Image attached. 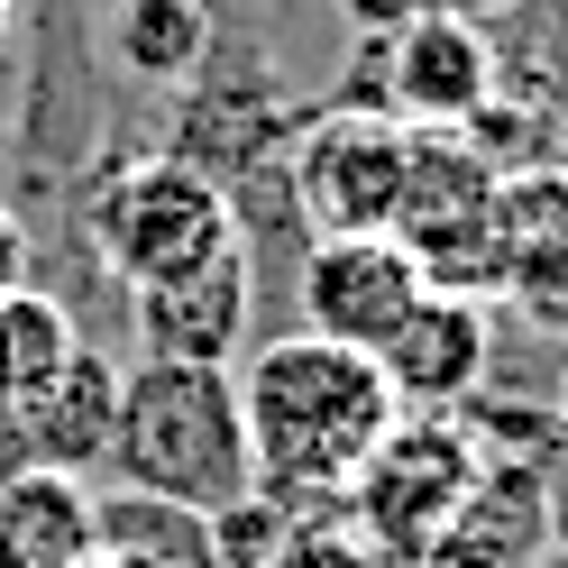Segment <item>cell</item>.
Returning <instances> with one entry per match:
<instances>
[{
  "label": "cell",
  "mask_w": 568,
  "mask_h": 568,
  "mask_svg": "<svg viewBox=\"0 0 568 568\" xmlns=\"http://www.w3.org/2000/svg\"><path fill=\"white\" fill-rule=\"evenodd\" d=\"M432 294L413 266V247L395 230H348V239H312L303 266H294V312L312 339H339V348H376L404 331V312Z\"/></svg>",
  "instance_id": "52a82bcc"
},
{
  "label": "cell",
  "mask_w": 568,
  "mask_h": 568,
  "mask_svg": "<svg viewBox=\"0 0 568 568\" xmlns=\"http://www.w3.org/2000/svg\"><path fill=\"white\" fill-rule=\"evenodd\" d=\"M495 64L541 111H568V0H495Z\"/></svg>",
  "instance_id": "9a60e30c"
},
{
  "label": "cell",
  "mask_w": 568,
  "mask_h": 568,
  "mask_svg": "<svg viewBox=\"0 0 568 568\" xmlns=\"http://www.w3.org/2000/svg\"><path fill=\"white\" fill-rule=\"evenodd\" d=\"M404 165H413V129L395 111H358V101H331L322 120L294 129V211L312 239H348V230H395L404 202Z\"/></svg>",
  "instance_id": "8992f818"
},
{
  "label": "cell",
  "mask_w": 568,
  "mask_h": 568,
  "mask_svg": "<svg viewBox=\"0 0 568 568\" xmlns=\"http://www.w3.org/2000/svg\"><path fill=\"white\" fill-rule=\"evenodd\" d=\"M559 422H568V376H559Z\"/></svg>",
  "instance_id": "7402d4cb"
},
{
  "label": "cell",
  "mask_w": 568,
  "mask_h": 568,
  "mask_svg": "<svg viewBox=\"0 0 568 568\" xmlns=\"http://www.w3.org/2000/svg\"><path fill=\"white\" fill-rule=\"evenodd\" d=\"M239 422H247V468L275 514H339L348 477L367 468V449L404 422V404L385 395V367L367 348L284 331L266 348H247L239 367Z\"/></svg>",
  "instance_id": "6da1fadb"
},
{
  "label": "cell",
  "mask_w": 568,
  "mask_h": 568,
  "mask_svg": "<svg viewBox=\"0 0 568 568\" xmlns=\"http://www.w3.org/2000/svg\"><path fill=\"white\" fill-rule=\"evenodd\" d=\"M10 19H19V0H0V47H10Z\"/></svg>",
  "instance_id": "44dd1931"
},
{
  "label": "cell",
  "mask_w": 568,
  "mask_h": 568,
  "mask_svg": "<svg viewBox=\"0 0 568 568\" xmlns=\"http://www.w3.org/2000/svg\"><path fill=\"white\" fill-rule=\"evenodd\" d=\"M358 64H367V83H348L339 101L395 111L404 129H468L486 101L505 92L495 38L468 10H422V19H395V28H367Z\"/></svg>",
  "instance_id": "5b68a950"
},
{
  "label": "cell",
  "mask_w": 568,
  "mask_h": 568,
  "mask_svg": "<svg viewBox=\"0 0 568 568\" xmlns=\"http://www.w3.org/2000/svg\"><path fill=\"white\" fill-rule=\"evenodd\" d=\"M514 312H523V322H541L550 339H568V275H559V284H531V294H514Z\"/></svg>",
  "instance_id": "e0dca14e"
},
{
  "label": "cell",
  "mask_w": 568,
  "mask_h": 568,
  "mask_svg": "<svg viewBox=\"0 0 568 568\" xmlns=\"http://www.w3.org/2000/svg\"><path fill=\"white\" fill-rule=\"evenodd\" d=\"M486 477V440L458 413H404L395 432L367 449V468L348 477L339 523L385 559V568H422L440 550V531L468 514V495Z\"/></svg>",
  "instance_id": "3957f363"
},
{
  "label": "cell",
  "mask_w": 568,
  "mask_h": 568,
  "mask_svg": "<svg viewBox=\"0 0 568 568\" xmlns=\"http://www.w3.org/2000/svg\"><path fill=\"white\" fill-rule=\"evenodd\" d=\"M376 367H385V395L404 413H458L495 367V303L440 294L432 284V294L404 312V331L376 348Z\"/></svg>",
  "instance_id": "9c48e42d"
},
{
  "label": "cell",
  "mask_w": 568,
  "mask_h": 568,
  "mask_svg": "<svg viewBox=\"0 0 568 568\" xmlns=\"http://www.w3.org/2000/svg\"><path fill=\"white\" fill-rule=\"evenodd\" d=\"M422 10H468V0H348V19H367V28H395V19H422Z\"/></svg>",
  "instance_id": "d6986e66"
},
{
  "label": "cell",
  "mask_w": 568,
  "mask_h": 568,
  "mask_svg": "<svg viewBox=\"0 0 568 568\" xmlns=\"http://www.w3.org/2000/svg\"><path fill=\"white\" fill-rule=\"evenodd\" d=\"M74 568H138L129 550H92V559H74Z\"/></svg>",
  "instance_id": "ffe728a7"
},
{
  "label": "cell",
  "mask_w": 568,
  "mask_h": 568,
  "mask_svg": "<svg viewBox=\"0 0 568 568\" xmlns=\"http://www.w3.org/2000/svg\"><path fill=\"white\" fill-rule=\"evenodd\" d=\"M266 568H385V559H376L339 514H312V523H284V541H275Z\"/></svg>",
  "instance_id": "2e32d148"
},
{
  "label": "cell",
  "mask_w": 568,
  "mask_h": 568,
  "mask_svg": "<svg viewBox=\"0 0 568 568\" xmlns=\"http://www.w3.org/2000/svg\"><path fill=\"white\" fill-rule=\"evenodd\" d=\"M28 284V230H19V211L0 202V294H19Z\"/></svg>",
  "instance_id": "ac0fdd59"
},
{
  "label": "cell",
  "mask_w": 568,
  "mask_h": 568,
  "mask_svg": "<svg viewBox=\"0 0 568 568\" xmlns=\"http://www.w3.org/2000/svg\"><path fill=\"white\" fill-rule=\"evenodd\" d=\"M247 312H257V257L247 239L202 257L193 275H165V284H138L129 294V331H138V358H184V367H230L239 339H247Z\"/></svg>",
  "instance_id": "ba28073f"
},
{
  "label": "cell",
  "mask_w": 568,
  "mask_h": 568,
  "mask_svg": "<svg viewBox=\"0 0 568 568\" xmlns=\"http://www.w3.org/2000/svg\"><path fill=\"white\" fill-rule=\"evenodd\" d=\"M83 230H92V257L111 266L129 294L138 284H165V275H193L202 257H221V247L247 239L230 193H221V174H202L193 156H129L111 184L92 193Z\"/></svg>",
  "instance_id": "277c9868"
},
{
  "label": "cell",
  "mask_w": 568,
  "mask_h": 568,
  "mask_svg": "<svg viewBox=\"0 0 568 568\" xmlns=\"http://www.w3.org/2000/svg\"><path fill=\"white\" fill-rule=\"evenodd\" d=\"M74 348H83V331H74V312L55 294H38V284L0 294V413H19Z\"/></svg>",
  "instance_id": "5bb4252c"
},
{
  "label": "cell",
  "mask_w": 568,
  "mask_h": 568,
  "mask_svg": "<svg viewBox=\"0 0 568 568\" xmlns=\"http://www.w3.org/2000/svg\"><path fill=\"white\" fill-rule=\"evenodd\" d=\"M101 47L138 83H193L202 55H211V10L202 0H111Z\"/></svg>",
  "instance_id": "4fadbf2b"
},
{
  "label": "cell",
  "mask_w": 568,
  "mask_h": 568,
  "mask_svg": "<svg viewBox=\"0 0 568 568\" xmlns=\"http://www.w3.org/2000/svg\"><path fill=\"white\" fill-rule=\"evenodd\" d=\"M101 468L120 477V495H156V505H184V514H221L239 495H257L239 367H184V358L120 367V422H111Z\"/></svg>",
  "instance_id": "7a4b0ae2"
},
{
  "label": "cell",
  "mask_w": 568,
  "mask_h": 568,
  "mask_svg": "<svg viewBox=\"0 0 568 568\" xmlns=\"http://www.w3.org/2000/svg\"><path fill=\"white\" fill-rule=\"evenodd\" d=\"M486 239H495V275H505V303L531 284L568 275V165H505L486 202Z\"/></svg>",
  "instance_id": "8fae6325"
},
{
  "label": "cell",
  "mask_w": 568,
  "mask_h": 568,
  "mask_svg": "<svg viewBox=\"0 0 568 568\" xmlns=\"http://www.w3.org/2000/svg\"><path fill=\"white\" fill-rule=\"evenodd\" d=\"M111 422H120V358L74 348V358L10 413L19 468H74V477L101 468V458H111Z\"/></svg>",
  "instance_id": "30bf717a"
},
{
  "label": "cell",
  "mask_w": 568,
  "mask_h": 568,
  "mask_svg": "<svg viewBox=\"0 0 568 568\" xmlns=\"http://www.w3.org/2000/svg\"><path fill=\"white\" fill-rule=\"evenodd\" d=\"M0 568H19V559H10V541H0Z\"/></svg>",
  "instance_id": "603a6c76"
},
{
  "label": "cell",
  "mask_w": 568,
  "mask_h": 568,
  "mask_svg": "<svg viewBox=\"0 0 568 568\" xmlns=\"http://www.w3.org/2000/svg\"><path fill=\"white\" fill-rule=\"evenodd\" d=\"M0 541L19 568H74L101 550V495L74 468H0Z\"/></svg>",
  "instance_id": "7c38bea8"
}]
</instances>
